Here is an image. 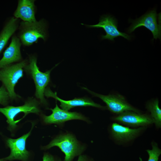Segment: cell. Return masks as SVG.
Instances as JSON below:
<instances>
[{"label": "cell", "mask_w": 161, "mask_h": 161, "mask_svg": "<svg viewBox=\"0 0 161 161\" xmlns=\"http://www.w3.org/2000/svg\"><path fill=\"white\" fill-rule=\"evenodd\" d=\"M46 26L43 20L32 22H21L18 35L21 43L25 46H29L37 43L39 38L45 41L47 37Z\"/></svg>", "instance_id": "1"}, {"label": "cell", "mask_w": 161, "mask_h": 161, "mask_svg": "<svg viewBox=\"0 0 161 161\" xmlns=\"http://www.w3.org/2000/svg\"><path fill=\"white\" fill-rule=\"evenodd\" d=\"M26 65V61H24L0 69V80L5 85L12 99L20 97L15 92L14 88L19 80L23 76V68Z\"/></svg>", "instance_id": "2"}, {"label": "cell", "mask_w": 161, "mask_h": 161, "mask_svg": "<svg viewBox=\"0 0 161 161\" xmlns=\"http://www.w3.org/2000/svg\"><path fill=\"white\" fill-rule=\"evenodd\" d=\"M54 146L58 147L65 154V161H72L75 157L81 154L83 150L76 139L69 134L58 136L44 148L48 149Z\"/></svg>", "instance_id": "3"}, {"label": "cell", "mask_w": 161, "mask_h": 161, "mask_svg": "<svg viewBox=\"0 0 161 161\" xmlns=\"http://www.w3.org/2000/svg\"><path fill=\"white\" fill-rule=\"evenodd\" d=\"M40 112L38 102L34 99L30 100L21 106L16 107L8 106L0 108V112L4 115L7 118L8 129L10 131L15 129L17 126L16 123L21 120L20 119L17 121L14 120L15 117L18 114L23 112L24 114V117L30 113L38 114Z\"/></svg>", "instance_id": "4"}, {"label": "cell", "mask_w": 161, "mask_h": 161, "mask_svg": "<svg viewBox=\"0 0 161 161\" xmlns=\"http://www.w3.org/2000/svg\"><path fill=\"white\" fill-rule=\"evenodd\" d=\"M132 24L129 28L128 32L130 33L136 29L144 26L152 33L153 39L161 38V13L157 14L155 10L149 11L138 18L131 21Z\"/></svg>", "instance_id": "5"}, {"label": "cell", "mask_w": 161, "mask_h": 161, "mask_svg": "<svg viewBox=\"0 0 161 161\" xmlns=\"http://www.w3.org/2000/svg\"><path fill=\"white\" fill-rule=\"evenodd\" d=\"M29 71L34 81L36 86L35 95L41 102L45 104L46 101L44 97L45 88L50 81V74L51 70L45 72H41L37 64V59L31 57L29 64L25 66Z\"/></svg>", "instance_id": "6"}, {"label": "cell", "mask_w": 161, "mask_h": 161, "mask_svg": "<svg viewBox=\"0 0 161 161\" xmlns=\"http://www.w3.org/2000/svg\"><path fill=\"white\" fill-rule=\"evenodd\" d=\"M112 119L116 123L123 125L136 128L146 127L154 124V120L150 115L130 111H126L117 115Z\"/></svg>", "instance_id": "7"}, {"label": "cell", "mask_w": 161, "mask_h": 161, "mask_svg": "<svg viewBox=\"0 0 161 161\" xmlns=\"http://www.w3.org/2000/svg\"><path fill=\"white\" fill-rule=\"evenodd\" d=\"M84 88L95 96L101 99L106 104L108 109L114 113L118 115L127 111L140 113L138 110L128 103L124 98L121 95H104L95 93L86 88Z\"/></svg>", "instance_id": "8"}, {"label": "cell", "mask_w": 161, "mask_h": 161, "mask_svg": "<svg viewBox=\"0 0 161 161\" xmlns=\"http://www.w3.org/2000/svg\"><path fill=\"white\" fill-rule=\"evenodd\" d=\"M145 129V127L132 128L115 122L111 124L110 131L115 142L119 144H123L135 140Z\"/></svg>", "instance_id": "9"}, {"label": "cell", "mask_w": 161, "mask_h": 161, "mask_svg": "<svg viewBox=\"0 0 161 161\" xmlns=\"http://www.w3.org/2000/svg\"><path fill=\"white\" fill-rule=\"evenodd\" d=\"M117 24V21L114 18L107 15L102 16L97 24L86 26L90 28H101L103 29L106 32V35L101 36L102 39H107L114 41V38L121 36L127 40H130L131 36L118 30Z\"/></svg>", "instance_id": "10"}, {"label": "cell", "mask_w": 161, "mask_h": 161, "mask_svg": "<svg viewBox=\"0 0 161 161\" xmlns=\"http://www.w3.org/2000/svg\"><path fill=\"white\" fill-rule=\"evenodd\" d=\"M32 128L27 133L16 139L8 138L6 141L7 146L10 148V154L4 158L5 160H15L27 161L29 156V152L26 148V142L31 134Z\"/></svg>", "instance_id": "11"}, {"label": "cell", "mask_w": 161, "mask_h": 161, "mask_svg": "<svg viewBox=\"0 0 161 161\" xmlns=\"http://www.w3.org/2000/svg\"><path fill=\"white\" fill-rule=\"evenodd\" d=\"M50 115L43 116L44 122L46 124H61L68 120H80L86 121V118L82 114L76 112H69L60 109L56 103V106L53 109Z\"/></svg>", "instance_id": "12"}, {"label": "cell", "mask_w": 161, "mask_h": 161, "mask_svg": "<svg viewBox=\"0 0 161 161\" xmlns=\"http://www.w3.org/2000/svg\"><path fill=\"white\" fill-rule=\"evenodd\" d=\"M44 95L47 97H52L59 101L60 106L65 110L68 111L70 109L78 106H92L99 108H104L105 107L95 103L89 98L82 97L75 98L72 100H65L60 99L57 95V93H54L49 88L45 89Z\"/></svg>", "instance_id": "13"}, {"label": "cell", "mask_w": 161, "mask_h": 161, "mask_svg": "<svg viewBox=\"0 0 161 161\" xmlns=\"http://www.w3.org/2000/svg\"><path fill=\"white\" fill-rule=\"evenodd\" d=\"M21 44L18 37L16 35L13 37L9 46L4 51L3 57L0 60V69L21 59Z\"/></svg>", "instance_id": "14"}, {"label": "cell", "mask_w": 161, "mask_h": 161, "mask_svg": "<svg viewBox=\"0 0 161 161\" xmlns=\"http://www.w3.org/2000/svg\"><path fill=\"white\" fill-rule=\"evenodd\" d=\"M34 0H20L14 13L15 18L23 21L32 22L36 21L35 16V6Z\"/></svg>", "instance_id": "15"}, {"label": "cell", "mask_w": 161, "mask_h": 161, "mask_svg": "<svg viewBox=\"0 0 161 161\" xmlns=\"http://www.w3.org/2000/svg\"><path fill=\"white\" fill-rule=\"evenodd\" d=\"M18 18L13 17L7 23L0 34V53L18 26Z\"/></svg>", "instance_id": "16"}, {"label": "cell", "mask_w": 161, "mask_h": 161, "mask_svg": "<svg viewBox=\"0 0 161 161\" xmlns=\"http://www.w3.org/2000/svg\"><path fill=\"white\" fill-rule=\"evenodd\" d=\"M159 102L158 99H156L148 103L146 105V108L150 112V115L157 129L161 127V109L159 107Z\"/></svg>", "instance_id": "17"}, {"label": "cell", "mask_w": 161, "mask_h": 161, "mask_svg": "<svg viewBox=\"0 0 161 161\" xmlns=\"http://www.w3.org/2000/svg\"><path fill=\"white\" fill-rule=\"evenodd\" d=\"M151 149H147L146 151L149 155L148 161H158L161 154V150L159 148L157 143L154 141L151 143Z\"/></svg>", "instance_id": "18"}, {"label": "cell", "mask_w": 161, "mask_h": 161, "mask_svg": "<svg viewBox=\"0 0 161 161\" xmlns=\"http://www.w3.org/2000/svg\"><path fill=\"white\" fill-rule=\"evenodd\" d=\"M9 95L8 92L3 86L0 88V104L6 105L8 103Z\"/></svg>", "instance_id": "19"}, {"label": "cell", "mask_w": 161, "mask_h": 161, "mask_svg": "<svg viewBox=\"0 0 161 161\" xmlns=\"http://www.w3.org/2000/svg\"><path fill=\"white\" fill-rule=\"evenodd\" d=\"M43 161H55L54 158L51 155L45 154L43 158Z\"/></svg>", "instance_id": "20"}, {"label": "cell", "mask_w": 161, "mask_h": 161, "mask_svg": "<svg viewBox=\"0 0 161 161\" xmlns=\"http://www.w3.org/2000/svg\"><path fill=\"white\" fill-rule=\"evenodd\" d=\"M77 161H88V160L85 156L80 155L78 157Z\"/></svg>", "instance_id": "21"}, {"label": "cell", "mask_w": 161, "mask_h": 161, "mask_svg": "<svg viewBox=\"0 0 161 161\" xmlns=\"http://www.w3.org/2000/svg\"><path fill=\"white\" fill-rule=\"evenodd\" d=\"M4 158L0 159V161H6Z\"/></svg>", "instance_id": "22"}]
</instances>
